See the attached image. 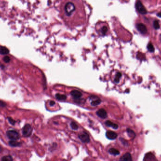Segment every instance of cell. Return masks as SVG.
<instances>
[{
  "label": "cell",
  "mask_w": 161,
  "mask_h": 161,
  "mask_svg": "<svg viewBox=\"0 0 161 161\" xmlns=\"http://www.w3.org/2000/svg\"><path fill=\"white\" fill-rule=\"evenodd\" d=\"M60 12L62 19L69 26H78L85 20L81 0H65L60 5Z\"/></svg>",
  "instance_id": "6da1fadb"
},
{
  "label": "cell",
  "mask_w": 161,
  "mask_h": 161,
  "mask_svg": "<svg viewBox=\"0 0 161 161\" xmlns=\"http://www.w3.org/2000/svg\"><path fill=\"white\" fill-rule=\"evenodd\" d=\"M6 135L11 140L16 141L19 138V134L16 130H8L6 132Z\"/></svg>",
  "instance_id": "7a4b0ae2"
},
{
  "label": "cell",
  "mask_w": 161,
  "mask_h": 161,
  "mask_svg": "<svg viewBox=\"0 0 161 161\" xmlns=\"http://www.w3.org/2000/svg\"><path fill=\"white\" fill-rule=\"evenodd\" d=\"M137 11L142 15H145L147 13V11L142 3L140 1H138L135 4Z\"/></svg>",
  "instance_id": "3957f363"
},
{
  "label": "cell",
  "mask_w": 161,
  "mask_h": 161,
  "mask_svg": "<svg viewBox=\"0 0 161 161\" xmlns=\"http://www.w3.org/2000/svg\"><path fill=\"white\" fill-rule=\"evenodd\" d=\"M32 128L29 124L25 125L22 129V134L24 137H28L32 133Z\"/></svg>",
  "instance_id": "277c9868"
},
{
  "label": "cell",
  "mask_w": 161,
  "mask_h": 161,
  "mask_svg": "<svg viewBox=\"0 0 161 161\" xmlns=\"http://www.w3.org/2000/svg\"><path fill=\"white\" fill-rule=\"evenodd\" d=\"M79 138L84 143H88L90 141V138L89 135L85 132L80 133L78 136Z\"/></svg>",
  "instance_id": "5b68a950"
},
{
  "label": "cell",
  "mask_w": 161,
  "mask_h": 161,
  "mask_svg": "<svg viewBox=\"0 0 161 161\" xmlns=\"http://www.w3.org/2000/svg\"><path fill=\"white\" fill-rule=\"evenodd\" d=\"M136 28L142 34L145 35L147 32V29L146 26L142 23H137L136 25Z\"/></svg>",
  "instance_id": "8992f818"
},
{
  "label": "cell",
  "mask_w": 161,
  "mask_h": 161,
  "mask_svg": "<svg viewBox=\"0 0 161 161\" xmlns=\"http://www.w3.org/2000/svg\"><path fill=\"white\" fill-rule=\"evenodd\" d=\"M90 98L92 99L91 104L92 106H97L100 105V104L101 102V100L100 98H99L97 97L92 96V97H91Z\"/></svg>",
  "instance_id": "52a82bcc"
},
{
  "label": "cell",
  "mask_w": 161,
  "mask_h": 161,
  "mask_svg": "<svg viewBox=\"0 0 161 161\" xmlns=\"http://www.w3.org/2000/svg\"><path fill=\"white\" fill-rule=\"evenodd\" d=\"M71 95L74 99H78L81 98L83 96V94L81 92L76 90H73L70 93Z\"/></svg>",
  "instance_id": "ba28073f"
},
{
  "label": "cell",
  "mask_w": 161,
  "mask_h": 161,
  "mask_svg": "<svg viewBox=\"0 0 161 161\" xmlns=\"http://www.w3.org/2000/svg\"><path fill=\"white\" fill-rule=\"evenodd\" d=\"M106 137L110 140L115 139L117 137V134L112 131H107L106 133Z\"/></svg>",
  "instance_id": "9c48e42d"
},
{
  "label": "cell",
  "mask_w": 161,
  "mask_h": 161,
  "mask_svg": "<svg viewBox=\"0 0 161 161\" xmlns=\"http://www.w3.org/2000/svg\"><path fill=\"white\" fill-rule=\"evenodd\" d=\"M97 115L102 119H106L107 117V113L104 109H100L96 112Z\"/></svg>",
  "instance_id": "30bf717a"
},
{
  "label": "cell",
  "mask_w": 161,
  "mask_h": 161,
  "mask_svg": "<svg viewBox=\"0 0 161 161\" xmlns=\"http://www.w3.org/2000/svg\"><path fill=\"white\" fill-rule=\"evenodd\" d=\"M120 160L123 161H131L132 159L130 154L129 153H127L120 158Z\"/></svg>",
  "instance_id": "8fae6325"
},
{
  "label": "cell",
  "mask_w": 161,
  "mask_h": 161,
  "mask_svg": "<svg viewBox=\"0 0 161 161\" xmlns=\"http://www.w3.org/2000/svg\"><path fill=\"white\" fill-rule=\"evenodd\" d=\"M105 124L106 126L109 127H112L113 129H116L118 128V126L117 124L114 123L110 121H107L105 122Z\"/></svg>",
  "instance_id": "7c38bea8"
},
{
  "label": "cell",
  "mask_w": 161,
  "mask_h": 161,
  "mask_svg": "<svg viewBox=\"0 0 161 161\" xmlns=\"http://www.w3.org/2000/svg\"><path fill=\"white\" fill-rule=\"evenodd\" d=\"M9 53V50L4 46H0V54L2 55L7 54Z\"/></svg>",
  "instance_id": "4fadbf2b"
},
{
  "label": "cell",
  "mask_w": 161,
  "mask_h": 161,
  "mask_svg": "<svg viewBox=\"0 0 161 161\" xmlns=\"http://www.w3.org/2000/svg\"><path fill=\"white\" fill-rule=\"evenodd\" d=\"M55 97L57 100H58L59 101H65L66 99V96L65 95L60 94H56Z\"/></svg>",
  "instance_id": "5bb4252c"
},
{
  "label": "cell",
  "mask_w": 161,
  "mask_h": 161,
  "mask_svg": "<svg viewBox=\"0 0 161 161\" xmlns=\"http://www.w3.org/2000/svg\"><path fill=\"white\" fill-rule=\"evenodd\" d=\"M9 144L10 146H12V147H17V146H19L21 145V143L20 142H17L15 140H11L9 141Z\"/></svg>",
  "instance_id": "9a60e30c"
},
{
  "label": "cell",
  "mask_w": 161,
  "mask_h": 161,
  "mask_svg": "<svg viewBox=\"0 0 161 161\" xmlns=\"http://www.w3.org/2000/svg\"><path fill=\"white\" fill-rule=\"evenodd\" d=\"M108 152L109 153H110L111 154L114 155H119L120 154V152L119 150H118L116 149H115L114 148H110L109 151Z\"/></svg>",
  "instance_id": "2e32d148"
},
{
  "label": "cell",
  "mask_w": 161,
  "mask_h": 161,
  "mask_svg": "<svg viewBox=\"0 0 161 161\" xmlns=\"http://www.w3.org/2000/svg\"><path fill=\"white\" fill-rule=\"evenodd\" d=\"M122 76V74L120 72H118L116 73L115 79H114V81L115 82V83H118L120 81V79L121 78Z\"/></svg>",
  "instance_id": "e0dca14e"
},
{
  "label": "cell",
  "mask_w": 161,
  "mask_h": 161,
  "mask_svg": "<svg viewBox=\"0 0 161 161\" xmlns=\"http://www.w3.org/2000/svg\"><path fill=\"white\" fill-rule=\"evenodd\" d=\"M2 161H13V158L11 155L4 156L2 158Z\"/></svg>",
  "instance_id": "ac0fdd59"
},
{
  "label": "cell",
  "mask_w": 161,
  "mask_h": 161,
  "mask_svg": "<svg viewBox=\"0 0 161 161\" xmlns=\"http://www.w3.org/2000/svg\"><path fill=\"white\" fill-rule=\"evenodd\" d=\"M127 132L129 135V136L130 137H132L134 138L135 137V133L134 132V131L133 130H132L131 129H127Z\"/></svg>",
  "instance_id": "d6986e66"
},
{
  "label": "cell",
  "mask_w": 161,
  "mask_h": 161,
  "mask_svg": "<svg viewBox=\"0 0 161 161\" xmlns=\"http://www.w3.org/2000/svg\"><path fill=\"white\" fill-rule=\"evenodd\" d=\"M147 49L149 51V52H154V48L153 46V45L151 43H149L148 45H147Z\"/></svg>",
  "instance_id": "ffe728a7"
},
{
  "label": "cell",
  "mask_w": 161,
  "mask_h": 161,
  "mask_svg": "<svg viewBox=\"0 0 161 161\" xmlns=\"http://www.w3.org/2000/svg\"><path fill=\"white\" fill-rule=\"evenodd\" d=\"M70 127L72 129L74 130H77L78 129V125L74 122H72L70 123Z\"/></svg>",
  "instance_id": "44dd1931"
},
{
  "label": "cell",
  "mask_w": 161,
  "mask_h": 161,
  "mask_svg": "<svg viewBox=\"0 0 161 161\" xmlns=\"http://www.w3.org/2000/svg\"><path fill=\"white\" fill-rule=\"evenodd\" d=\"M153 27L155 29H158L160 28V25L159 22L157 20H154L153 21Z\"/></svg>",
  "instance_id": "7402d4cb"
},
{
  "label": "cell",
  "mask_w": 161,
  "mask_h": 161,
  "mask_svg": "<svg viewBox=\"0 0 161 161\" xmlns=\"http://www.w3.org/2000/svg\"><path fill=\"white\" fill-rule=\"evenodd\" d=\"M3 60H4V61L5 62H6V63H8V62H9L10 61L11 59H10V58L9 56H5V57L3 58Z\"/></svg>",
  "instance_id": "603a6c76"
},
{
  "label": "cell",
  "mask_w": 161,
  "mask_h": 161,
  "mask_svg": "<svg viewBox=\"0 0 161 161\" xmlns=\"http://www.w3.org/2000/svg\"><path fill=\"white\" fill-rule=\"evenodd\" d=\"M8 120L9 122H10L11 124H12V125H15L16 121H15L14 120H13L11 117H8Z\"/></svg>",
  "instance_id": "cb8c5ba5"
},
{
  "label": "cell",
  "mask_w": 161,
  "mask_h": 161,
  "mask_svg": "<svg viewBox=\"0 0 161 161\" xmlns=\"http://www.w3.org/2000/svg\"><path fill=\"white\" fill-rule=\"evenodd\" d=\"M6 106V104L4 103V102H3L2 101H0V107H4Z\"/></svg>",
  "instance_id": "d4e9b609"
},
{
  "label": "cell",
  "mask_w": 161,
  "mask_h": 161,
  "mask_svg": "<svg viewBox=\"0 0 161 161\" xmlns=\"http://www.w3.org/2000/svg\"><path fill=\"white\" fill-rule=\"evenodd\" d=\"M55 102L53 101H51L50 102V106H53L55 105Z\"/></svg>",
  "instance_id": "484cf974"
},
{
  "label": "cell",
  "mask_w": 161,
  "mask_h": 161,
  "mask_svg": "<svg viewBox=\"0 0 161 161\" xmlns=\"http://www.w3.org/2000/svg\"><path fill=\"white\" fill-rule=\"evenodd\" d=\"M157 16L161 18V11L157 14Z\"/></svg>",
  "instance_id": "4316f807"
}]
</instances>
